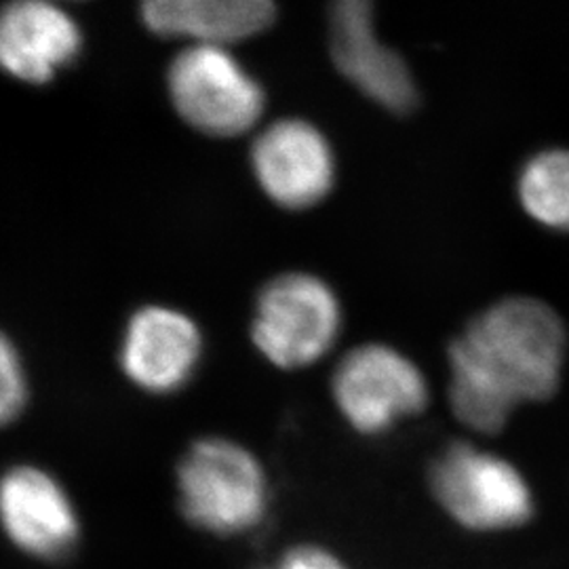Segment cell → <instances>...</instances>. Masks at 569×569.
<instances>
[{
	"mask_svg": "<svg viewBox=\"0 0 569 569\" xmlns=\"http://www.w3.org/2000/svg\"><path fill=\"white\" fill-rule=\"evenodd\" d=\"M568 333L547 302L512 296L479 312L449 345V406L465 427L493 435L523 403L561 385Z\"/></svg>",
	"mask_w": 569,
	"mask_h": 569,
	"instance_id": "6da1fadb",
	"label": "cell"
},
{
	"mask_svg": "<svg viewBox=\"0 0 569 569\" xmlns=\"http://www.w3.org/2000/svg\"><path fill=\"white\" fill-rule=\"evenodd\" d=\"M178 496L192 526L213 536H239L264 521L268 479L249 449L224 437H207L183 453Z\"/></svg>",
	"mask_w": 569,
	"mask_h": 569,
	"instance_id": "7a4b0ae2",
	"label": "cell"
},
{
	"mask_svg": "<svg viewBox=\"0 0 569 569\" xmlns=\"http://www.w3.org/2000/svg\"><path fill=\"white\" fill-rule=\"evenodd\" d=\"M167 91L178 117L209 138H239L264 117V87L222 47H183L167 68Z\"/></svg>",
	"mask_w": 569,
	"mask_h": 569,
	"instance_id": "3957f363",
	"label": "cell"
},
{
	"mask_svg": "<svg viewBox=\"0 0 569 569\" xmlns=\"http://www.w3.org/2000/svg\"><path fill=\"white\" fill-rule=\"evenodd\" d=\"M342 331V305L329 284L310 272H284L258 293L251 342L268 363L305 369L321 361Z\"/></svg>",
	"mask_w": 569,
	"mask_h": 569,
	"instance_id": "277c9868",
	"label": "cell"
},
{
	"mask_svg": "<svg viewBox=\"0 0 569 569\" xmlns=\"http://www.w3.org/2000/svg\"><path fill=\"white\" fill-rule=\"evenodd\" d=\"M430 489L449 517L472 531L517 528L533 512L526 477L498 453L468 443H453L435 460Z\"/></svg>",
	"mask_w": 569,
	"mask_h": 569,
	"instance_id": "5b68a950",
	"label": "cell"
},
{
	"mask_svg": "<svg viewBox=\"0 0 569 569\" xmlns=\"http://www.w3.org/2000/svg\"><path fill=\"white\" fill-rule=\"evenodd\" d=\"M333 401L361 435H385L428 407L427 378L401 350L363 345L348 350L331 378Z\"/></svg>",
	"mask_w": 569,
	"mask_h": 569,
	"instance_id": "8992f818",
	"label": "cell"
},
{
	"mask_svg": "<svg viewBox=\"0 0 569 569\" xmlns=\"http://www.w3.org/2000/svg\"><path fill=\"white\" fill-rule=\"evenodd\" d=\"M251 171L266 197L289 211L323 203L336 183V154L326 133L305 119L264 127L249 150Z\"/></svg>",
	"mask_w": 569,
	"mask_h": 569,
	"instance_id": "52a82bcc",
	"label": "cell"
},
{
	"mask_svg": "<svg viewBox=\"0 0 569 569\" xmlns=\"http://www.w3.org/2000/svg\"><path fill=\"white\" fill-rule=\"evenodd\" d=\"M331 60L346 81L367 100L395 114H409L418 102V84L407 61L380 41L367 0H342L329 16Z\"/></svg>",
	"mask_w": 569,
	"mask_h": 569,
	"instance_id": "ba28073f",
	"label": "cell"
},
{
	"mask_svg": "<svg viewBox=\"0 0 569 569\" xmlns=\"http://www.w3.org/2000/svg\"><path fill=\"white\" fill-rule=\"evenodd\" d=\"M203 331L197 321L171 306H143L122 333L121 369L136 388L150 395L182 390L203 359Z\"/></svg>",
	"mask_w": 569,
	"mask_h": 569,
	"instance_id": "9c48e42d",
	"label": "cell"
},
{
	"mask_svg": "<svg viewBox=\"0 0 569 569\" xmlns=\"http://www.w3.org/2000/svg\"><path fill=\"white\" fill-rule=\"evenodd\" d=\"M0 528L21 552L56 561L77 547L81 519L53 475L20 465L0 477Z\"/></svg>",
	"mask_w": 569,
	"mask_h": 569,
	"instance_id": "30bf717a",
	"label": "cell"
},
{
	"mask_svg": "<svg viewBox=\"0 0 569 569\" xmlns=\"http://www.w3.org/2000/svg\"><path fill=\"white\" fill-rule=\"evenodd\" d=\"M82 30L63 7L18 0L0 9V70L26 84H47L82 53Z\"/></svg>",
	"mask_w": 569,
	"mask_h": 569,
	"instance_id": "8fae6325",
	"label": "cell"
},
{
	"mask_svg": "<svg viewBox=\"0 0 569 569\" xmlns=\"http://www.w3.org/2000/svg\"><path fill=\"white\" fill-rule=\"evenodd\" d=\"M277 20L268 0H150L142 4L143 26L186 47H222L249 41Z\"/></svg>",
	"mask_w": 569,
	"mask_h": 569,
	"instance_id": "7c38bea8",
	"label": "cell"
},
{
	"mask_svg": "<svg viewBox=\"0 0 569 569\" xmlns=\"http://www.w3.org/2000/svg\"><path fill=\"white\" fill-rule=\"evenodd\" d=\"M517 194L531 220L569 232V148H549L531 157L519 173Z\"/></svg>",
	"mask_w": 569,
	"mask_h": 569,
	"instance_id": "4fadbf2b",
	"label": "cell"
},
{
	"mask_svg": "<svg viewBox=\"0 0 569 569\" xmlns=\"http://www.w3.org/2000/svg\"><path fill=\"white\" fill-rule=\"evenodd\" d=\"M28 376L18 346L0 331V427L16 422L28 403Z\"/></svg>",
	"mask_w": 569,
	"mask_h": 569,
	"instance_id": "5bb4252c",
	"label": "cell"
},
{
	"mask_svg": "<svg viewBox=\"0 0 569 569\" xmlns=\"http://www.w3.org/2000/svg\"><path fill=\"white\" fill-rule=\"evenodd\" d=\"M262 569H348L345 561L338 559L333 552L321 547L302 545L296 549L287 550L283 557Z\"/></svg>",
	"mask_w": 569,
	"mask_h": 569,
	"instance_id": "9a60e30c",
	"label": "cell"
}]
</instances>
